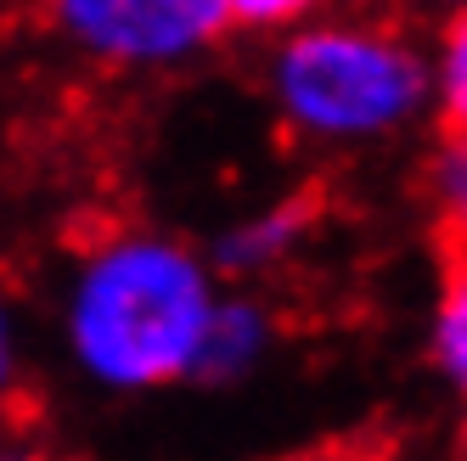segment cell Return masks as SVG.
<instances>
[{
	"label": "cell",
	"mask_w": 467,
	"mask_h": 461,
	"mask_svg": "<svg viewBox=\"0 0 467 461\" xmlns=\"http://www.w3.org/2000/svg\"><path fill=\"white\" fill-rule=\"evenodd\" d=\"M220 292L225 282L209 253L163 230H119L74 265L62 343L79 377L108 394L197 383Z\"/></svg>",
	"instance_id": "cell-1"
},
{
	"label": "cell",
	"mask_w": 467,
	"mask_h": 461,
	"mask_svg": "<svg viewBox=\"0 0 467 461\" xmlns=\"http://www.w3.org/2000/svg\"><path fill=\"white\" fill-rule=\"evenodd\" d=\"M276 349V315L271 304L248 287H225L214 321H209V338H203V360H197V383L203 388H231V383H248Z\"/></svg>",
	"instance_id": "cell-5"
},
{
	"label": "cell",
	"mask_w": 467,
	"mask_h": 461,
	"mask_svg": "<svg viewBox=\"0 0 467 461\" xmlns=\"http://www.w3.org/2000/svg\"><path fill=\"white\" fill-rule=\"evenodd\" d=\"M0 461H40V456L23 450V445H0Z\"/></svg>",
	"instance_id": "cell-11"
},
{
	"label": "cell",
	"mask_w": 467,
	"mask_h": 461,
	"mask_svg": "<svg viewBox=\"0 0 467 461\" xmlns=\"http://www.w3.org/2000/svg\"><path fill=\"white\" fill-rule=\"evenodd\" d=\"M411 6H428V12H451V6H467V0H411Z\"/></svg>",
	"instance_id": "cell-12"
},
{
	"label": "cell",
	"mask_w": 467,
	"mask_h": 461,
	"mask_svg": "<svg viewBox=\"0 0 467 461\" xmlns=\"http://www.w3.org/2000/svg\"><path fill=\"white\" fill-rule=\"evenodd\" d=\"M428 360L440 383L467 400V253H445L433 310H428Z\"/></svg>",
	"instance_id": "cell-7"
},
{
	"label": "cell",
	"mask_w": 467,
	"mask_h": 461,
	"mask_svg": "<svg viewBox=\"0 0 467 461\" xmlns=\"http://www.w3.org/2000/svg\"><path fill=\"white\" fill-rule=\"evenodd\" d=\"M456 461H467V422H462V445H456Z\"/></svg>",
	"instance_id": "cell-13"
},
{
	"label": "cell",
	"mask_w": 467,
	"mask_h": 461,
	"mask_svg": "<svg viewBox=\"0 0 467 461\" xmlns=\"http://www.w3.org/2000/svg\"><path fill=\"white\" fill-rule=\"evenodd\" d=\"M276 118L310 147H383L433 113V56L406 23L321 12L265 62Z\"/></svg>",
	"instance_id": "cell-2"
},
{
	"label": "cell",
	"mask_w": 467,
	"mask_h": 461,
	"mask_svg": "<svg viewBox=\"0 0 467 461\" xmlns=\"http://www.w3.org/2000/svg\"><path fill=\"white\" fill-rule=\"evenodd\" d=\"M428 56H433V113H440V124H467V6L440 12V35H433Z\"/></svg>",
	"instance_id": "cell-8"
},
{
	"label": "cell",
	"mask_w": 467,
	"mask_h": 461,
	"mask_svg": "<svg viewBox=\"0 0 467 461\" xmlns=\"http://www.w3.org/2000/svg\"><path fill=\"white\" fill-rule=\"evenodd\" d=\"M57 35L108 68L163 74L231 35L225 0H46Z\"/></svg>",
	"instance_id": "cell-3"
},
{
	"label": "cell",
	"mask_w": 467,
	"mask_h": 461,
	"mask_svg": "<svg viewBox=\"0 0 467 461\" xmlns=\"http://www.w3.org/2000/svg\"><path fill=\"white\" fill-rule=\"evenodd\" d=\"M316 220H321L316 197L310 191H287V197H276V203L243 214L237 225H225L220 237H214V248H209L220 282L225 287H254L259 276L293 265V259L305 253Z\"/></svg>",
	"instance_id": "cell-4"
},
{
	"label": "cell",
	"mask_w": 467,
	"mask_h": 461,
	"mask_svg": "<svg viewBox=\"0 0 467 461\" xmlns=\"http://www.w3.org/2000/svg\"><path fill=\"white\" fill-rule=\"evenodd\" d=\"M428 220L445 253H467V124H440V141L422 169Z\"/></svg>",
	"instance_id": "cell-6"
},
{
	"label": "cell",
	"mask_w": 467,
	"mask_h": 461,
	"mask_svg": "<svg viewBox=\"0 0 467 461\" xmlns=\"http://www.w3.org/2000/svg\"><path fill=\"white\" fill-rule=\"evenodd\" d=\"M332 0H225L231 28H254V35H287V28L310 23Z\"/></svg>",
	"instance_id": "cell-9"
},
{
	"label": "cell",
	"mask_w": 467,
	"mask_h": 461,
	"mask_svg": "<svg viewBox=\"0 0 467 461\" xmlns=\"http://www.w3.org/2000/svg\"><path fill=\"white\" fill-rule=\"evenodd\" d=\"M17 366H23V338H17V315H12V304L0 299V400L12 394V383H17Z\"/></svg>",
	"instance_id": "cell-10"
}]
</instances>
